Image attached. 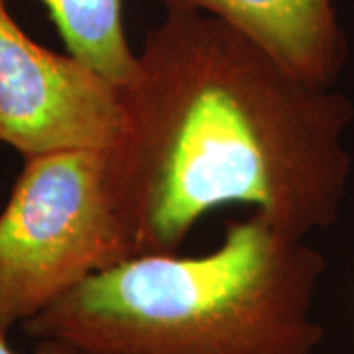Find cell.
<instances>
[{"mask_svg": "<svg viewBox=\"0 0 354 354\" xmlns=\"http://www.w3.org/2000/svg\"><path fill=\"white\" fill-rule=\"evenodd\" d=\"M165 8L215 16L266 50L295 77L335 87L346 38L333 0H162Z\"/></svg>", "mask_w": 354, "mask_h": 354, "instance_id": "cell-5", "label": "cell"}, {"mask_svg": "<svg viewBox=\"0 0 354 354\" xmlns=\"http://www.w3.org/2000/svg\"><path fill=\"white\" fill-rule=\"evenodd\" d=\"M0 354H18L16 351L10 348V344L6 342V337H0ZM34 354H69V353H65L64 348H59V346H53V344H41V342H38V344H36V353Z\"/></svg>", "mask_w": 354, "mask_h": 354, "instance_id": "cell-7", "label": "cell"}, {"mask_svg": "<svg viewBox=\"0 0 354 354\" xmlns=\"http://www.w3.org/2000/svg\"><path fill=\"white\" fill-rule=\"evenodd\" d=\"M118 87L32 39L0 0V142L22 158L104 150L122 134Z\"/></svg>", "mask_w": 354, "mask_h": 354, "instance_id": "cell-4", "label": "cell"}, {"mask_svg": "<svg viewBox=\"0 0 354 354\" xmlns=\"http://www.w3.org/2000/svg\"><path fill=\"white\" fill-rule=\"evenodd\" d=\"M128 258L102 148L24 158L0 213V337Z\"/></svg>", "mask_w": 354, "mask_h": 354, "instance_id": "cell-3", "label": "cell"}, {"mask_svg": "<svg viewBox=\"0 0 354 354\" xmlns=\"http://www.w3.org/2000/svg\"><path fill=\"white\" fill-rule=\"evenodd\" d=\"M323 254L252 213L203 256H134L22 327L69 354H315Z\"/></svg>", "mask_w": 354, "mask_h": 354, "instance_id": "cell-2", "label": "cell"}, {"mask_svg": "<svg viewBox=\"0 0 354 354\" xmlns=\"http://www.w3.org/2000/svg\"><path fill=\"white\" fill-rule=\"evenodd\" d=\"M106 183L132 258L177 254L225 205L307 239L337 223L351 179L353 101L295 77L215 16L165 8L118 87Z\"/></svg>", "mask_w": 354, "mask_h": 354, "instance_id": "cell-1", "label": "cell"}, {"mask_svg": "<svg viewBox=\"0 0 354 354\" xmlns=\"http://www.w3.org/2000/svg\"><path fill=\"white\" fill-rule=\"evenodd\" d=\"M67 53L116 87L130 81L136 53L128 46L122 0H39Z\"/></svg>", "mask_w": 354, "mask_h": 354, "instance_id": "cell-6", "label": "cell"}]
</instances>
